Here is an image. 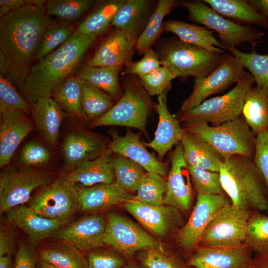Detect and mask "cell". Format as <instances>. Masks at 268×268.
<instances>
[{"label": "cell", "instance_id": "14", "mask_svg": "<svg viewBox=\"0 0 268 268\" xmlns=\"http://www.w3.org/2000/svg\"><path fill=\"white\" fill-rule=\"evenodd\" d=\"M230 203L223 195H208L198 193L190 217L177 237L180 247L189 252L196 249L210 219L220 209Z\"/></svg>", "mask_w": 268, "mask_h": 268}, {"label": "cell", "instance_id": "35", "mask_svg": "<svg viewBox=\"0 0 268 268\" xmlns=\"http://www.w3.org/2000/svg\"><path fill=\"white\" fill-rule=\"evenodd\" d=\"M175 0H159L152 12L145 29L138 38L136 49L143 54L156 42L164 31L163 19L174 8L179 5Z\"/></svg>", "mask_w": 268, "mask_h": 268}, {"label": "cell", "instance_id": "33", "mask_svg": "<svg viewBox=\"0 0 268 268\" xmlns=\"http://www.w3.org/2000/svg\"><path fill=\"white\" fill-rule=\"evenodd\" d=\"M241 115L255 136L268 130V91L252 87L245 97Z\"/></svg>", "mask_w": 268, "mask_h": 268}, {"label": "cell", "instance_id": "3", "mask_svg": "<svg viewBox=\"0 0 268 268\" xmlns=\"http://www.w3.org/2000/svg\"><path fill=\"white\" fill-rule=\"evenodd\" d=\"M219 174L232 204L251 212L268 210L266 181L253 160L240 155L223 160Z\"/></svg>", "mask_w": 268, "mask_h": 268}, {"label": "cell", "instance_id": "1", "mask_svg": "<svg viewBox=\"0 0 268 268\" xmlns=\"http://www.w3.org/2000/svg\"><path fill=\"white\" fill-rule=\"evenodd\" d=\"M52 22L45 5H25L0 19V52L9 65L8 80L20 88Z\"/></svg>", "mask_w": 268, "mask_h": 268}, {"label": "cell", "instance_id": "40", "mask_svg": "<svg viewBox=\"0 0 268 268\" xmlns=\"http://www.w3.org/2000/svg\"><path fill=\"white\" fill-rule=\"evenodd\" d=\"M112 165L115 182L131 193L136 192L145 173L143 167L130 158L117 154L113 156Z\"/></svg>", "mask_w": 268, "mask_h": 268}, {"label": "cell", "instance_id": "59", "mask_svg": "<svg viewBox=\"0 0 268 268\" xmlns=\"http://www.w3.org/2000/svg\"><path fill=\"white\" fill-rule=\"evenodd\" d=\"M0 268H12L10 256H4L0 257Z\"/></svg>", "mask_w": 268, "mask_h": 268}, {"label": "cell", "instance_id": "45", "mask_svg": "<svg viewBox=\"0 0 268 268\" xmlns=\"http://www.w3.org/2000/svg\"><path fill=\"white\" fill-rule=\"evenodd\" d=\"M189 170L192 181L198 193L208 195H223L224 192L218 172L190 165Z\"/></svg>", "mask_w": 268, "mask_h": 268}, {"label": "cell", "instance_id": "41", "mask_svg": "<svg viewBox=\"0 0 268 268\" xmlns=\"http://www.w3.org/2000/svg\"><path fill=\"white\" fill-rule=\"evenodd\" d=\"M81 103L86 117L93 121L105 115L115 104L105 92L84 82Z\"/></svg>", "mask_w": 268, "mask_h": 268}, {"label": "cell", "instance_id": "36", "mask_svg": "<svg viewBox=\"0 0 268 268\" xmlns=\"http://www.w3.org/2000/svg\"><path fill=\"white\" fill-rule=\"evenodd\" d=\"M82 84L78 76L71 75L59 84L52 97L64 111L81 118H86L81 103Z\"/></svg>", "mask_w": 268, "mask_h": 268}, {"label": "cell", "instance_id": "42", "mask_svg": "<svg viewBox=\"0 0 268 268\" xmlns=\"http://www.w3.org/2000/svg\"><path fill=\"white\" fill-rule=\"evenodd\" d=\"M96 3L93 0H50L45 7L49 16H55L69 23L91 10Z\"/></svg>", "mask_w": 268, "mask_h": 268}, {"label": "cell", "instance_id": "22", "mask_svg": "<svg viewBox=\"0 0 268 268\" xmlns=\"http://www.w3.org/2000/svg\"><path fill=\"white\" fill-rule=\"evenodd\" d=\"M111 141L108 148L113 153L127 157L136 162L147 172L165 176L167 173L165 164L157 159L146 148L140 139V135L128 130L125 135L110 132Z\"/></svg>", "mask_w": 268, "mask_h": 268}, {"label": "cell", "instance_id": "60", "mask_svg": "<svg viewBox=\"0 0 268 268\" xmlns=\"http://www.w3.org/2000/svg\"><path fill=\"white\" fill-rule=\"evenodd\" d=\"M37 268H61L48 262L39 260Z\"/></svg>", "mask_w": 268, "mask_h": 268}, {"label": "cell", "instance_id": "2", "mask_svg": "<svg viewBox=\"0 0 268 268\" xmlns=\"http://www.w3.org/2000/svg\"><path fill=\"white\" fill-rule=\"evenodd\" d=\"M96 38L75 30L65 43L31 66L20 88L31 107L40 98L52 97L59 84L72 75Z\"/></svg>", "mask_w": 268, "mask_h": 268}, {"label": "cell", "instance_id": "55", "mask_svg": "<svg viewBox=\"0 0 268 268\" xmlns=\"http://www.w3.org/2000/svg\"><path fill=\"white\" fill-rule=\"evenodd\" d=\"M25 5V0H0V17Z\"/></svg>", "mask_w": 268, "mask_h": 268}, {"label": "cell", "instance_id": "62", "mask_svg": "<svg viewBox=\"0 0 268 268\" xmlns=\"http://www.w3.org/2000/svg\"><path fill=\"white\" fill-rule=\"evenodd\" d=\"M121 268H140L135 264L133 262L127 263Z\"/></svg>", "mask_w": 268, "mask_h": 268}, {"label": "cell", "instance_id": "5", "mask_svg": "<svg viewBox=\"0 0 268 268\" xmlns=\"http://www.w3.org/2000/svg\"><path fill=\"white\" fill-rule=\"evenodd\" d=\"M156 53L161 65L182 79L207 76L219 66L223 56L210 53L179 38L166 40Z\"/></svg>", "mask_w": 268, "mask_h": 268}, {"label": "cell", "instance_id": "18", "mask_svg": "<svg viewBox=\"0 0 268 268\" xmlns=\"http://www.w3.org/2000/svg\"><path fill=\"white\" fill-rule=\"evenodd\" d=\"M136 43L126 31L115 28L100 44L86 65L95 67L126 66L132 62Z\"/></svg>", "mask_w": 268, "mask_h": 268}, {"label": "cell", "instance_id": "28", "mask_svg": "<svg viewBox=\"0 0 268 268\" xmlns=\"http://www.w3.org/2000/svg\"><path fill=\"white\" fill-rule=\"evenodd\" d=\"M34 123L44 140L52 145L56 144L62 122L66 114L52 97L38 99L32 106Z\"/></svg>", "mask_w": 268, "mask_h": 268}, {"label": "cell", "instance_id": "53", "mask_svg": "<svg viewBox=\"0 0 268 268\" xmlns=\"http://www.w3.org/2000/svg\"><path fill=\"white\" fill-rule=\"evenodd\" d=\"M14 268H37L36 259L32 251L20 244L16 253Z\"/></svg>", "mask_w": 268, "mask_h": 268}, {"label": "cell", "instance_id": "56", "mask_svg": "<svg viewBox=\"0 0 268 268\" xmlns=\"http://www.w3.org/2000/svg\"><path fill=\"white\" fill-rule=\"evenodd\" d=\"M247 268H268V253L257 254L252 258Z\"/></svg>", "mask_w": 268, "mask_h": 268}, {"label": "cell", "instance_id": "44", "mask_svg": "<svg viewBox=\"0 0 268 268\" xmlns=\"http://www.w3.org/2000/svg\"><path fill=\"white\" fill-rule=\"evenodd\" d=\"M74 32L68 23L52 22L44 31L35 59L41 60L55 51L65 43Z\"/></svg>", "mask_w": 268, "mask_h": 268}, {"label": "cell", "instance_id": "34", "mask_svg": "<svg viewBox=\"0 0 268 268\" xmlns=\"http://www.w3.org/2000/svg\"><path fill=\"white\" fill-rule=\"evenodd\" d=\"M121 69L119 67H95L86 65L80 70L78 76L83 82L106 92L112 98H117L121 94L119 81Z\"/></svg>", "mask_w": 268, "mask_h": 268}, {"label": "cell", "instance_id": "52", "mask_svg": "<svg viewBox=\"0 0 268 268\" xmlns=\"http://www.w3.org/2000/svg\"><path fill=\"white\" fill-rule=\"evenodd\" d=\"M51 154L49 149L40 143L32 141L26 144L21 152V162L27 165H41L49 162Z\"/></svg>", "mask_w": 268, "mask_h": 268}, {"label": "cell", "instance_id": "37", "mask_svg": "<svg viewBox=\"0 0 268 268\" xmlns=\"http://www.w3.org/2000/svg\"><path fill=\"white\" fill-rule=\"evenodd\" d=\"M40 260L61 268H88L86 257L73 246L63 243L41 250Z\"/></svg>", "mask_w": 268, "mask_h": 268}, {"label": "cell", "instance_id": "32", "mask_svg": "<svg viewBox=\"0 0 268 268\" xmlns=\"http://www.w3.org/2000/svg\"><path fill=\"white\" fill-rule=\"evenodd\" d=\"M125 0H104L97 2L89 13L80 22L75 31L97 37L108 29L118 9Z\"/></svg>", "mask_w": 268, "mask_h": 268}, {"label": "cell", "instance_id": "48", "mask_svg": "<svg viewBox=\"0 0 268 268\" xmlns=\"http://www.w3.org/2000/svg\"><path fill=\"white\" fill-rule=\"evenodd\" d=\"M138 259L144 268H187L175 256L157 250L141 251Z\"/></svg>", "mask_w": 268, "mask_h": 268}, {"label": "cell", "instance_id": "7", "mask_svg": "<svg viewBox=\"0 0 268 268\" xmlns=\"http://www.w3.org/2000/svg\"><path fill=\"white\" fill-rule=\"evenodd\" d=\"M255 83L252 75L246 71L236 85L221 96L205 99L197 107L179 112L176 118L185 123L204 122L218 126L238 118L241 115L245 97Z\"/></svg>", "mask_w": 268, "mask_h": 268}, {"label": "cell", "instance_id": "49", "mask_svg": "<svg viewBox=\"0 0 268 268\" xmlns=\"http://www.w3.org/2000/svg\"><path fill=\"white\" fill-rule=\"evenodd\" d=\"M86 259L88 268H121L127 263L116 251L101 248L90 251Z\"/></svg>", "mask_w": 268, "mask_h": 268}, {"label": "cell", "instance_id": "26", "mask_svg": "<svg viewBox=\"0 0 268 268\" xmlns=\"http://www.w3.org/2000/svg\"><path fill=\"white\" fill-rule=\"evenodd\" d=\"M113 153L108 148L98 157L82 163L64 177L74 184L81 183L85 187L114 183L115 176L112 165Z\"/></svg>", "mask_w": 268, "mask_h": 268}, {"label": "cell", "instance_id": "4", "mask_svg": "<svg viewBox=\"0 0 268 268\" xmlns=\"http://www.w3.org/2000/svg\"><path fill=\"white\" fill-rule=\"evenodd\" d=\"M183 129L207 142L223 159L240 155L253 160L256 136L242 117L218 126H211L204 122L185 123Z\"/></svg>", "mask_w": 268, "mask_h": 268}, {"label": "cell", "instance_id": "58", "mask_svg": "<svg viewBox=\"0 0 268 268\" xmlns=\"http://www.w3.org/2000/svg\"><path fill=\"white\" fill-rule=\"evenodd\" d=\"M9 70V63L3 54L0 52V75L8 79Z\"/></svg>", "mask_w": 268, "mask_h": 268}, {"label": "cell", "instance_id": "10", "mask_svg": "<svg viewBox=\"0 0 268 268\" xmlns=\"http://www.w3.org/2000/svg\"><path fill=\"white\" fill-rule=\"evenodd\" d=\"M103 242L125 257L139 251L150 249L165 251L161 244L140 227L119 214H108Z\"/></svg>", "mask_w": 268, "mask_h": 268}, {"label": "cell", "instance_id": "47", "mask_svg": "<svg viewBox=\"0 0 268 268\" xmlns=\"http://www.w3.org/2000/svg\"><path fill=\"white\" fill-rule=\"evenodd\" d=\"M16 110L32 114V107L15 90L10 81L0 75V111Z\"/></svg>", "mask_w": 268, "mask_h": 268}, {"label": "cell", "instance_id": "15", "mask_svg": "<svg viewBox=\"0 0 268 268\" xmlns=\"http://www.w3.org/2000/svg\"><path fill=\"white\" fill-rule=\"evenodd\" d=\"M107 222L99 215H87L53 232L52 238L65 241L81 252L90 251L101 248Z\"/></svg>", "mask_w": 268, "mask_h": 268}, {"label": "cell", "instance_id": "50", "mask_svg": "<svg viewBox=\"0 0 268 268\" xmlns=\"http://www.w3.org/2000/svg\"><path fill=\"white\" fill-rule=\"evenodd\" d=\"M143 58L136 62H131L126 66L125 73L138 76L147 74L161 66L156 52L151 48L147 50Z\"/></svg>", "mask_w": 268, "mask_h": 268}, {"label": "cell", "instance_id": "13", "mask_svg": "<svg viewBox=\"0 0 268 268\" xmlns=\"http://www.w3.org/2000/svg\"><path fill=\"white\" fill-rule=\"evenodd\" d=\"M51 180L49 174L41 170H5L0 177V213L22 205L29 200L34 190L48 185Z\"/></svg>", "mask_w": 268, "mask_h": 268}, {"label": "cell", "instance_id": "25", "mask_svg": "<svg viewBox=\"0 0 268 268\" xmlns=\"http://www.w3.org/2000/svg\"><path fill=\"white\" fill-rule=\"evenodd\" d=\"M5 213L8 222L23 230L33 245L67 222L43 217L23 204L9 210Z\"/></svg>", "mask_w": 268, "mask_h": 268}, {"label": "cell", "instance_id": "23", "mask_svg": "<svg viewBox=\"0 0 268 268\" xmlns=\"http://www.w3.org/2000/svg\"><path fill=\"white\" fill-rule=\"evenodd\" d=\"M166 91L158 96L155 110L159 116V122L154 138L149 142H143L146 147L155 151L161 160L174 145L181 141L184 130L179 120L171 115L167 105Z\"/></svg>", "mask_w": 268, "mask_h": 268}, {"label": "cell", "instance_id": "57", "mask_svg": "<svg viewBox=\"0 0 268 268\" xmlns=\"http://www.w3.org/2000/svg\"><path fill=\"white\" fill-rule=\"evenodd\" d=\"M248 1L268 20V0H248Z\"/></svg>", "mask_w": 268, "mask_h": 268}, {"label": "cell", "instance_id": "24", "mask_svg": "<svg viewBox=\"0 0 268 268\" xmlns=\"http://www.w3.org/2000/svg\"><path fill=\"white\" fill-rule=\"evenodd\" d=\"M77 191L78 208L87 212H95L127 202L134 200L135 196L116 182L77 188Z\"/></svg>", "mask_w": 268, "mask_h": 268}, {"label": "cell", "instance_id": "6", "mask_svg": "<svg viewBox=\"0 0 268 268\" xmlns=\"http://www.w3.org/2000/svg\"><path fill=\"white\" fill-rule=\"evenodd\" d=\"M130 76L124 82V93L118 102L105 115L93 121L91 127H128L137 129L147 135V118L156 104L139 80Z\"/></svg>", "mask_w": 268, "mask_h": 268}, {"label": "cell", "instance_id": "54", "mask_svg": "<svg viewBox=\"0 0 268 268\" xmlns=\"http://www.w3.org/2000/svg\"><path fill=\"white\" fill-rule=\"evenodd\" d=\"M15 242L13 232L3 226L0 229V257L11 256L15 253Z\"/></svg>", "mask_w": 268, "mask_h": 268}, {"label": "cell", "instance_id": "39", "mask_svg": "<svg viewBox=\"0 0 268 268\" xmlns=\"http://www.w3.org/2000/svg\"><path fill=\"white\" fill-rule=\"evenodd\" d=\"M167 179L157 173L145 172L142 176L134 200L143 203L159 206L164 204Z\"/></svg>", "mask_w": 268, "mask_h": 268}, {"label": "cell", "instance_id": "38", "mask_svg": "<svg viewBox=\"0 0 268 268\" xmlns=\"http://www.w3.org/2000/svg\"><path fill=\"white\" fill-rule=\"evenodd\" d=\"M241 64L247 68L253 77L256 86L268 91V54H260L255 48H252L251 53H244L235 47L223 46Z\"/></svg>", "mask_w": 268, "mask_h": 268}, {"label": "cell", "instance_id": "11", "mask_svg": "<svg viewBox=\"0 0 268 268\" xmlns=\"http://www.w3.org/2000/svg\"><path fill=\"white\" fill-rule=\"evenodd\" d=\"M29 207L43 217L67 222L78 208L77 188L64 177L60 178L43 187Z\"/></svg>", "mask_w": 268, "mask_h": 268}, {"label": "cell", "instance_id": "16", "mask_svg": "<svg viewBox=\"0 0 268 268\" xmlns=\"http://www.w3.org/2000/svg\"><path fill=\"white\" fill-rule=\"evenodd\" d=\"M171 161L164 204L188 210L192 204L193 191L189 166L181 142L175 145Z\"/></svg>", "mask_w": 268, "mask_h": 268}, {"label": "cell", "instance_id": "51", "mask_svg": "<svg viewBox=\"0 0 268 268\" xmlns=\"http://www.w3.org/2000/svg\"><path fill=\"white\" fill-rule=\"evenodd\" d=\"M253 162L266 181L268 192V130L255 136V151Z\"/></svg>", "mask_w": 268, "mask_h": 268}, {"label": "cell", "instance_id": "19", "mask_svg": "<svg viewBox=\"0 0 268 268\" xmlns=\"http://www.w3.org/2000/svg\"><path fill=\"white\" fill-rule=\"evenodd\" d=\"M124 206L142 225L160 237L167 235L181 221L178 209L171 206L150 205L135 200L124 203Z\"/></svg>", "mask_w": 268, "mask_h": 268}, {"label": "cell", "instance_id": "29", "mask_svg": "<svg viewBox=\"0 0 268 268\" xmlns=\"http://www.w3.org/2000/svg\"><path fill=\"white\" fill-rule=\"evenodd\" d=\"M180 142L188 165L219 173L224 159L207 142L184 130Z\"/></svg>", "mask_w": 268, "mask_h": 268}, {"label": "cell", "instance_id": "31", "mask_svg": "<svg viewBox=\"0 0 268 268\" xmlns=\"http://www.w3.org/2000/svg\"><path fill=\"white\" fill-rule=\"evenodd\" d=\"M217 13L239 24H256L268 28V20L248 0H203Z\"/></svg>", "mask_w": 268, "mask_h": 268}, {"label": "cell", "instance_id": "43", "mask_svg": "<svg viewBox=\"0 0 268 268\" xmlns=\"http://www.w3.org/2000/svg\"><path fill=\"white\" fill-rule=\"evenodd\" d=\"M245 243L257 254L268 253V216L253 211L248 220Z\"/></svg>", "mask_w": 268, "mask_h": 268}, {"label": "cell", "instance_id": "21", "mask_svg": "<svg viewBox=\"0 0 268 268\" xmlns=\"http://www.w3.org/2000/svg\"><path fill=\"white\" fill-rule=\"evenodd\" d=\"M108 145L103 138L93 134H70L62 145L64 169L69 172L82 163L98 157L108 148Z\"/></svg>", "mask_w": 268, "mask_h": 268}, {"label": "cell", "instance_id": "61", "mask_svg": "<svg viewBox=\"0 0 268 268\" xmlns=\"http://www.w3.org/2000/svg\"><path fill=\"white\" fill-rule=\"evenodd\" d=\"M47 1L45 0H25L26 5L43 6L45 5Z\"/></svg>", "mask_w": 268, "mask_h": 268}, {"label": "cell", "instance_id": "17", "mask_svg": "<svg viewBox=\"0 0 268 268\" xmlns=\"http://www.w3.org/2000/svg\"><path fill=\"white\" fill-rule=\"evenodd\" d=\"M252 253L245 243L229 247H198L187 265L194 268H247Z\"/></svg>", "mask_w": 268, "mask_h": 268}, {"label": "cell", "instance_id": "8", "mask_svg": "<svg viewBox=\"0 0 268 268\" xmlns=\"http://www.w3.org/2000/svg\"><path fill=\"white\" fill-rule=\"evenodd\" d=\"M179 5L188 10L190 20L217 32L222 46L236 47L249 43L255 48L265 35L253 26L236 23L222 16L202 0L182 1Z\"/></svg>", "mask_w": 268, "mask_h": 268}, {"label": "cell", "instance_id": "46", "mask_svg": "<svg viewBox=\"0 0 268 268\" xmlns=\"http://www.w3.org/2000/svg\"><path fill=\"white\" fill-rule=\"evenodd\" d=\"M175 75L164 67L161 66L152 72L139 76L140 84L150 96L161 94L170 89Z\"/></svg>", "mask_w": 268, "mask_h": 268}, {"label": "cell", "instance_id": "9", "mask_svg": "<svg viewBox=\"0 0 268 268\" xmlns=\"http://www.w3.org/2000/svg\"><path fill=\"white\" fill-rule=\"evenodd\" d=\"M252 212L231 203L224 206L209 221L198 247H229L244 244Z\"/></svg>", "mask_w": 268, "mask_h": 268}, {"label": "cell", "instance_id": "30", "mask_svg": "<svg viewBox=\"0 0 268 268\" xmlns=\"http://www.w3.org/2000/svg\"><path fill=\"white\" fill-rule=\"evenodd\" d=\"M164 30L173 33L183 41L201 47L213 54H224L222 45L205 27L175 20L163 22Z\"/></svg>", "mask_w": 268, "mask_h": 268}, {"label": "cell", "instance_id": "20", "mask_svg": "<svg viewBox=\"0 0 268 268\" xmlns=\"http://www.w3.org/2000/svg\"><path fill=\"white\" fill-rule=\"evenodd\" d=\"M0 112V166L7 165L15 151L33 129L26 113L19 110Z\"/></svg>", "mask_w": 268, "mask_h": 268}, {"label": "cell", "instance_id": "12", "mask_svg": "<svg viewBox=\"0 0 268 268\" xmlns=\"http://www.w3.org/2000/svg\"><path fill=\"white\" fill-rule=\"evenodd\" d=\"M244 68L230 53H224L219 66L207 76L195 79L193 90L182 103L180 112L199 105L208 96L222 92L244 75Z\"/></svg>", "mask_w": 268, "mask_h": 268}, {"label": "cell", "instance_id": "27", "mask_svg": "<svg viewBox=\"0 0 268 268\" xmlns=\"http://www.w3.org/2000/svg\"><path fill=\"white\" fill-rule=\"evenodd\" d=\"M153 3L150 0H125L116 13L111 25L126 31L137 41L152 13Z\"/></svg>", "mask_w": 268, "mask_h": 268}]
</instances>
